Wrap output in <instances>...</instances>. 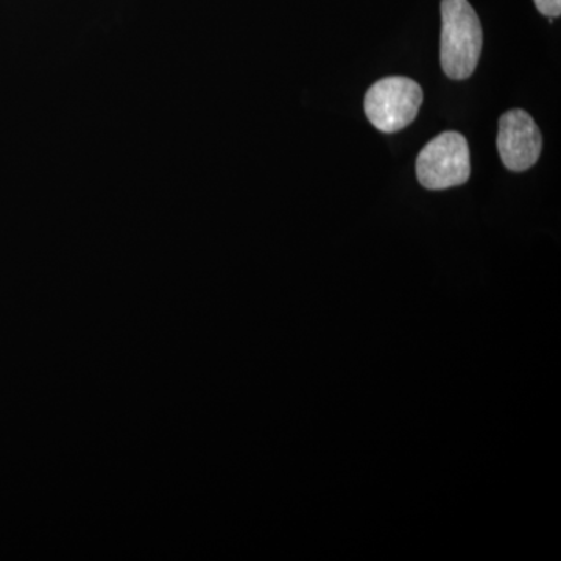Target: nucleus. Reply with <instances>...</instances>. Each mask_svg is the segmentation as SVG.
Returning a JSON list of instances; mask_svg holds the SVG:
<instances>
[{
    "label": "nucleus",
    "mask_w": 561,
    "mask_h": 561,
    "mask_svg": "<svg viewBox=\"0 0 561 561\" xmlns=\"http://www.w3.org/2000/svg\"><path fill=\"white\" fill-rule=\"evenodd\" d=\"M483 33L468 0H442V69L449 79H470L478 66Z\"/></svg>",
    "instance_id": "f257e3e1"
},
{
    "label": "nucleus",
    "mask_w": 561,
    "mask_h": 561,
    "mask_svg": "<svg viewBox=\"0 0 561 561\" xmlns=\"http://www.w3.org/2000/svg\"><path fill=\"white\" fill-rule=\"evenodd\" d=\"M421 186L431 191L449 190L467 183L471 175L470 147L463 135L446 131L431 140L416 160Z\"/></svg>",
    "instance_id": "7ed1b4c3"
},
{
    "label": "nucleus",
    "mask_w": 561,
    "mask_h": 561,
    "mask_svg": "<svg viewBox=\"0 0 561 561\" xmlns=\"http://www.w3.org/2000/svg\"><path fill=\"white\" fill-rule=\"evenodd\" d=\"M423 90L408 77H387L376 81L365 94L364 108L376 130L400 131L419 116Z\"/></svg>",
    "instance_id": "f03ea898"
},
{
    "label": "nucleus",
    "mask_w": 561,
    "mask_h": 561,
    "mask_svg": "<svg viewBox=\"0 0 561 561\" xmlns=\"http://www.w3.org/2000/svg\"><path fill=\"white\" fill-rule=\"evenodd\" d=\"M542 149L540 128L523 110H512L502 114L497 150L505 168L513 172H524L537 164Z\"/></svg>",
    "instance_id": "20e7f679"
},
{
    "label": "nucleus",
    "mask_w": 561,
    "mask_h": 561,
    "mask_svg": "<svg viewBox=\"0 0 561 561\" xmlns=\"http://www.w3.org/2000/svg\"><path fill=\"white\" fill-rule=\"evenodd\" d=\"M535 5H537L538 11L545 16H548L549 20H553V18H559L561 13V0H534Z\"/></svg>",
    "instance_id": "39448f33"
}]
</instances>
